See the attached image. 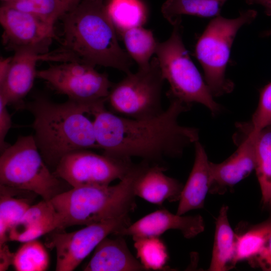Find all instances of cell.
I'll return each mask as SVG.
<instances>
[{"instance_id": "obj_9", "label": "cell", "mask_w": 271, "mask_h": 271, "mask_svg": "<svg viewBox=\"0 0 271 271\" xmlns=\"http://www.w3.org/2000/svg\"><path fill=\"white\" fill-rule=\"evenodd\" d=\"M78 61H67L37 70L36 76L68 99L88 103L107 101L112 83L105 73Z\"/></svg>"}, {"instance_id": "obj_29", "label": "cell", "mask_w": 271, "mask_h": 271, "mask_svg": "<svg viewBox=\"0 0 271 271\" xmlns=\"http://www.w3.org/2000/svg\"><path fill=\"white\" fill-rule=\"evenodd\" d=\"M3 5L31 14L54 24L66 12L63 0H15Z\"/></svg>"}, {"instance_id": "obj_13", "label": "cell", "mask_w": 271, "mask_h": 271, "mask_svg": "<svg viewBox=\"0 0 271 271\" xmlns=\"http://www.w3.org/2000/svg\"><path fill=\"white\" fill-rule=\"evenodd\" d=\"M41 61L63 62L74 60L62 49L45 54L15 52L7 75L0 85V95L5 98L8 105H15L20 108L24 98L31 91L37 78V63Z\"/></svg>"}, {"instance_id": "obj_20", "label": "cell", "mask_w": 271, "mask_h": 271, "mask_svg": "<svg viewBox=\"0 0 271 271\" xmlns=\"http://www.w3.org/2000/svg\"><path fill=\"white\" fill-rule=\"evenodd\" d=\"M237 130L249 136L255 154V171L260 186L262 202L271 209V125L257 132L252 131L245 122L237 123Z\"/></svg>"}, {"instance_id": "obj_8", "label": "cell", "mask_w": 271, "mask_h": 271, "mask_svg": "<svg viewBox=\"0 0 271 271\" xmlns=\"http://www.w3.org/2000/svg\"><path fill=\"white\" fill-rule=\"evenodd\" d=\"M165 79L157 57L149 65L138 68L127 74L118 82L113 84L107 101L111 112L121 116L144 119L160 114L162 91Z\"/></svg>"}, {"instance_id": "obj_7", "label": "cell", "mask_w": 271, "mask_h": 271, "mask_svg": "<svg viewBox=\"0 0 271 271\" xmlns=\"http://www.w3.org/2000/svg\"><path fill=\"white\" fill-rule=\"evenodd\" d=\"M257 12L249 9L240 12L235 18L219 15L209 23L199 38L195 54L203 70L204 80L213 97L231 92L234 83L225 72L231 48L237 32L256 18Z\"/></svg>"}, {"instance_id": "obj_33", "label": "cell", "mask_w": 271, "mask_h": 271, "mask_svg": "<svg viewBox=\"0 0 271 271\" xmlns=\"http://www.w3.org/2000/svg\"><path fill=\"white\" fill-rule=\"evenodd\" d=\"M12 57H1L0 59V85L4 81L10 69Z\"/></svg>"}, {"instance_id": "obj_18", "label": "cell", "mask_w": 271, "mask_h": 271, "mask_svg": "<svg viewBox=\"0 0 271 271\" xmlns=\"http://www.w3.org/2000/svg\"><path fill=\"white\" fill-rule=\"evenodd\" d=\"M194 145L193 166L179 200L176 214L179 215L191 210L203 208L207 194L209 193L211 186L210 161L202 145L198 141Z\"/></svg>"}, {"instance_id": "obj_32", "label": "cell", "mask_w": 271, "mask_h": 271, "mask_svg": "<svg viewBox=\"0 0 271 271\" xmlns=\"http://www.w3.org/2000/svg\"><path fill=\"white\" fill-rule=\"evenodd\" d=\"M0 270H5L10 264H13L14 253L11 252L5 244L0 246Z\"/></svg>"}, {"instance_id": "obj_35", "label": "cell", "mask_w": 271, "mask_h": 271, "mask_svg": "<svg viewBox=\"0 0 271 271\" xmlns=\"http://www.w3.org/2000/svg\"><path fill=\"white\" fill-rule=\"evenodd\" d=\"M260 36L261 37H270L271 36V29L262 32L260 34Z\"/></svg>"}, {"instance_id": "obj_27", "label": "cell", "mask_w": 271, "mask_h": 271, "mask_svg": "<svg viewBox=\"0 0 271 271\" xmlns=\"http://www.w3.org/2000/svg\"><path fill=\"white\" fill-rule=\"evenodd\" d=\"M49 257L43 244L37 239L24 242L14 253L13 265L17 271H44Z\"/></svg>"}, {"instance_id": "obj_16", "label": "cell", "mask_w": 271, "mask_h": 271, "mask_svg": "<svg viewBox=\"0 0 271 271\" xmlns=\"http://www.w3.org/2000/svg\"><path fill=\"white\" fill-rule=\"evenodd\" d=\"M61 229L60 217L51 201L31 205L9 232V240L25 242Z\"/></svg>"}, {"instance_id": "obj_34", "label": "cell", "mask_w": 271, "mask_h": 271, "mask_svg": "<svg viewBox=\"0 0 271 271\" xmlns=\"http://www.w3.org/2000/svg\"><path fill=\"white\" fill-rule=\"evenodd\" d=\"M80 0H63L66 12L74 7Z\"/></svg>"}, {"instance_id": "obj_28", "label": "cell", "mask_w": 271, "mask_h": 271, "mask_svg": "<svg viewBox=\"0 0 271 271\" xmlns=\"http://www.w3.org/2000/svg\"><path fill=\"white\" fill-rule=\"evenodd\" d=\"M137 256L146 270L164 268L168 258L167 247L159 237H150L134 241Z\"/></svg>"}, {"instance_id": "obj_11", "label": "cell", "mask_w": 271, "mask_h": 271, "mask_svg": "<svg viewBox=\"0 0 271 271\" xmlns=\"http://www.w3.org/2000/svg\"><path fill=\"white\" fill-rule=\"evenodd\" d=\"M130 224L127 214L86 225L73 232L51 234L49 246L56 249L55 270H74L104 238Z\"/></svg>"}, {"instance_id": "obj_31", "label": "cell", "mask_w": 271, "mask_h": 271, "mask_svg": "<svg viewBox=\"0 0 271 271\" xmlns=\"http://www.w3.org/2000/svg\"><path fill=\"white\" fill-rule=\"evenodd\" d=\"M8 105L5 98L0 95V150L1 153L7 148L10 144L5 140L12 126V119L7 109Z\"/></svg>"}, {"instance_id": "obj_19", "label": "cell", "mask_w": 271, "mask_h": 271, "mask_svg": "<svg viewBox=\"0 0 271 271\" xmlns=\"http://www.w3.org/2000/svg\"><path fill=\"white\" fill-rule=\"evenodd\" d=\"M107 237L96 247L83 270L85 271H140L146 270L131 253L122 236Z\"/></svg>"}, {"instance_id": "obj_26", "label": "cell", "mask_w": 271, "mask_h": 271, "mask_svg": "<svg viewBox=\"0 0 271 271\" xmlns=\"http://www.w3.org/2000/svg\"><path fill=\"white\" fill-rule=\"evenodd\" d=\"M0 246L9 240L10 230L31 206L27 199L14 197L12 188L0 185Z\"/></svg>"}, {"instance_id": "obj_23", "label": "cell", "mask_w": 271, "mask_h": 271, "mask_svg": "<svg viewBox=\"0 0 271 271\" xmlns=\"http://www.w3.org/2000/svg\"><path fill=\"white\" fill-rule=\"evenodd\" d=\"M227 0H167L162 5L161 12L172 25L182 15L201 18H214L220 15L222 7Z\"/></svg>"}, {"instance_id": "obj_5", "label": "cell", "mask_w": 271, "mask_h": 271, "mask_svg": "<svg viewBox=\"0 0 271 271\" xmlns=\"http://www.w3.org/2000/svg\"><path fill=\"white\" fill-rule=\"evenodd\" d=\"M181 22L179 19L172 25L170 37L158 43L155 53L163 77L170 84L167 95L189 104H202L215 115L220 111V106L184 44Z\"/></svg>"}, {"instance_id": "obj_10", "label": "cell", "mask_w": 271, "mask_h": 271, "mask_svg": "<svg viewBox=\"0 0 271 271\" xmlns=\"http://www.w3.org/2000/svg\"><path fill=\"white\" fill-rule=\"evenodd\" d=\"M133 165L131 159L110 157L83 149L63 157L53 172L72 188L105 186L123 179Z\"/></svg>"}, {"instance_id": "obj_6", "label": "cell", "mask_w": 271, "mask_h": 271, "mask_svg": "<svg viewBox=\"0 0 271 271\" xmlns=\"http://www.w3.org/2000/svg\"><path fill=\"white\" fill-rule=\"evenodd\" d=\"M65 181L50 171L32 134L19 136L0 157V185L40 196L50 201L65 191Z\"/></svg>"}, {"instance_id": "obj_15", "label": "cell", "mask_w": 271, "mask_h": 271, "mask_svg": "<svg viewBox=\"0 0 271 271\" xmlns=\"http://www.w3.org/2000/svg\"><path fill=\"white\" fill-rule=\"evenodd\" d=\"M204 228V221L200 215L183 216L161 209L144 216L113 234L117 236H131L135 241L159 237L167 230L176 229L180 231L184 237L191 238L202 232Z\"/></svg>"}, {"instance_id": "obj_12", "label": "cell", "mask_w": 271, "mask_h": 271, "mask_svg": "<svg viewBox=\"0 0 271 271\" xmlns=\"http://www.w3.org/2000/svg\"><path fill=\"white\" fill-rule=\"evenodd\" d=\"M0 23L3 44L14 52L45 54L56 38L54 24L5 5L0 9Z\"/></svg>"}, {"instance_id": "obj_24", "label": "cell", "mask_w": 271, "mask_h": 271, "mask_svg": "<svg viewBox=\"0 0 271 271\" xmlns=\"http://www.w3.org/2000/svg\"><path fill=\"white\" fill-rule=\"evenodd\" d=\"M120 36L126 52L138 64V68L148 66L153 54L156 53L157 42L152 31L141 26L130 28Z\"/></svg>"}, {"instance_id": "obj_4", "label": "cell", "mask_w": 271, "mask_h": 271, "mask_svg": "<svg viewBox=\"0 0 271 271\" xmlns=\"http://www.w3.org/2000/svg\"><path fill=\"white\" fill-rule=\"evenodd\" d=\"M149 163L143 160L133 164L117 185L72 188L54 197L50 201L60 217L61 229L88 225L133 212L136 206L134 184Z\"/></svg>"}, {"instance_id": "obj_2", "label": "cell", "mask_w": 271, "mask_h": 271, "mask_svg": "<svg viewBox=\"0 0 271 271\" xmlns=\"http://www.w3.org/2000/svg\"><path fill=\"white\" fill-rule=\"evenodd\" d=\"M101 101L88 103L68 99L56 103L46 95L37 94L24 102L20 108L33 116L32 127L36 144L49 167L54 170L60 159L71 152L100 149L96 142L93 121L85 115Z\"/></svg>"}, {"instance_id": "obj_36", "label": "cell", "mask_w": 271, "mask_h": 271, "mask_svg": "<svg viewBox=\"0 0 271 271\" xmlns=\"http://www.w3.org/2000/svg\"><path fill=\"white\" fill-rule=\"evenodd\" d=\"M1 1L4 2V3H10V2H11L12 1H14L15 0H1Z\"/></svg>"}, {"instance_id": "obj_22", "label": "cell", "mask_w": 271, "mask_h": 271, "mask_svg": "<svg viewBox=\"0 0 271 271\" xmlns=\"http://www.w3.org/2000/svg\"><path fill=\"white\" fill-rule=\"evenodd\" d=\"M235 232V263L247 261L249 263L271 233V212L269 217L259 224L240 223Z\"/></svg>"}, {"instance_id": "obj_3", "label": "cell", "mask_w": 271, "mask_h": 271, "mask_svg": "<svg viewBox=\"0 0 271 271\" xmlns=\"http://www.w3.org/2000/svg\"><path fill=\"white\" fill-rule=\"evenodd\" d=\"M62 48L76 61L131 72L132 59L120 46L103 0H80L60 18Z\"/></svg>"}, {"instance_id": "obj_17", "label": "cell", "mask_w": 271, "mask_h": 271, "mask_svg": "<svg viewBox=\"0 0 271 271\" xmlns=\"http://www.w3.org/2000/svg\"><path fill=\"white\" fill-rule=\"evenodd\" d=\"M166 170L159 164H148L136 181L135 195L158 205H162L166 200L179 201L184 185L165 175Z\"/></svg>"}, {"instance_id": "obj_1", "label": "cell", "mask_w": 271, "mask_h": 271, "mask_svg": "<svg viewBox=\"0 0 271 271\" xmlns=\"http://www.w3.org/2000/svg\"><path fill=\"white\" fill-rule=\"evenodd\" d=\"M169 99L170 103L163 112L144 119L117 115L107 110L105 103L96 106L90 114L94 117L96 141L103 154L118 159L139 157L152 164L181 156L186 148L198 141L199 131L182 126L178 121L191 104Z\"/></svg>"}, {"instance_id": "obj_21", "label": "cell", "mask_w": 271, "mask_h": 271, "mask_svg": "<svg viewBox=\"0 0 271 271\" xmlns=\"http://www.w3.org/2000/svg\"><path fill=\"white\" fill-rule=\"evenodd\" d=\"M228 207L223 205L216 219L212 257L208 270L226 271L236 265L235 232L228 218Z\"/></svg>"}, {"instance_id": "obj_30", "label": "cell", "mask_w": 271, "mask_h": 271, "mask_svg": "<svg viewBox=\"0 0 271 271\" xmlns=\"http://www.w3.org/2000/svg\"><path fill=\"white\" fill-rule=\"evenodd\" d=\"M245 122L254 132L271 125V82L260 90L257 107L251 120Z\"/></svg>"}, {"instance_id": "obj_25", "label": "cell", "mask_w": 271, "mask_h": 271, "mask_svg": "<svg viewBox=\"0 0 271 271\" xmlns=\"http://www.w3.org/2000/svg\"><path fill=\"white\" fill-rule=\"evenodd\" d=\"M106 7L120 36L125 31L143 26L146 22V10L139 0H110Z\"/></svg>"}, {"instance_id": "obj_14", "label": "cell", "mask_w": 271, "mask_h": 271, "mask_svg": "<svg viewBox=\"0 0 271 271\" xmlns=\"http://www.w3.org/2000/svg\"><path fill=\"white\" fill-rule=\"evenodd\" d=\"M233 138L238 147L235 152L220 163L209 162L210 193L224 194L255 170V150L249 136L237 130Z\"/></svg>"}]
</instances>
